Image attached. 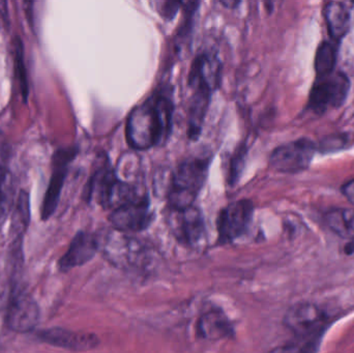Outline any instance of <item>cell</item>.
Returning <instances> with one entry per match:
<instances>
[{
    "mask_svg": "<svg viewBox=\"0 0 354 353\" xmlns=\"http://www.w3.org/2000/svg\"><path fill=\"white\" fill-rule=\"evenodd\" d=\"M77 149H66L56 151L53 157V172L41 204V216L44 221L51 218L59 202L68 165L76 157Z\"/></svg>",
    "mask_w": 354,
    "mask_h": 353,
    "instance_id": "11",
    "label": "cell"
},
{
    "mask_svg": "<svg viewBox=\"0 0 354 353\" xmlns=\"http://www.w3.org/2000/svg\"><path fill=\"white\" fill-rule=\"evenodd\" d=\"M317 342L314 338H301L299 342L279 346L270 353H314Z\"/></svg>",
    "mask_w": 354,
    "mask_h": 353,
    "instance_id": "24",
    "label": "cell"
},
{
    "mask_svg": "<svg viewBox=\"0 0 354 353\" xmlns=\"http://www.w3.org/2000/svg\"><path fill=\"white\" fill-rule=\"evenodd\" d=\"M39 321V309L29 294H15L8 305L6 323L12 331L27 333L32 331Z\"/></svg>",
    "mask_w": 354,
    "mask_h": 353,
    "instance_id": "12",
    "label": "cell"
},
{
    "mask_svg": "<svg viewBox=\"0 0 354 353\" xmlns=\"http://www.w3.org/2000/svg\"><path fill=\"white\" fill-rule=\"evenodd\" d=\"M328 227L341 238L354 240V209H336L326 216Z\"/></svg>",
    "mask_w": 354,
    "mask_h": 353,
    "instance_id": "18",
    "label": "cell"
},
{
    "mask_svg": "<svg viewBox=\"0 0 354 353\" xmlns=\"http://www.w3.org/2000/svg\"><path fill=\"white\" fill-rule=\"evenodd\" d=\"M317 147L308 138L297 139L277 147L270 158L272 169L282 173H299L309 168Z\"/></svg>",
    "mask_w": 354,
    "mask_h": 353,
    "instance_id": "7",
    "label": "cell"
},
{
    "mask_svg": "<svg viewBox=\"0 0 354 353\" xmlns=\"http://www.w3.org/2000/svg\"><path fill=\"white\" fill-rule=\"evenodd\" d=\"M109 219L112 226L124 233L145 230L153 221L149 197L143 194L132 202L111 211Z\"/></svg>",
    "mask_w": 354,
    "mask_h": 353,
    "instance_id": "10",
    "label": "cell"
},
{
    "mask_svg": "<svg viewBox=\"0 0 354 353\" xmlns=\"http://www.w3.org/2000/svg\"><path fill=\"white\" fill-rule=\"evenodd\" d=\"M221 62L216 53L201 52L196 56L189 75L191 89L187 134L192 140L200 136L212 93L220 82Z\"/></svg>",
    "mask_w": 354,
    "mask_h": 353,
    "instance_id": "2",
    "label": "cell"
},
{
    "mask_svg": "<svg viewBox=\"0 0 354 353\" xmlns=\"http://www.w3.org/2000/svg\"><path fill=\"white\" fill-rule=\"evenodd\" d=\"M326 316L324 311L311 303H299L291 307L284 316V325L299 338H314L318 335Z\"/></svg>",
    "mask_w": 354,
    "mask_h": 353,
    "instance_id": "9",
    "label": "cell"
},
{
    "mask_svg": "<svg viewBox=\"0 0 354 353\" xmlns=\"http://www.w3.org/2000/svg\"><path fill=\"white\" fill-rule=\"evenodd\" d=\"M103 251L108 263L120 269H142L149 260V251L145 244L124 232L110 234Z\"/></svg>",
    "mask_w": 354,
    "mask_h": 353,
    "instance_id": "5",
    "label": "cell"
},
{
    "mask_svg": "<svg viewBox=\"0 0 354 353\" xmlns=\"http://www.w3.org/2000/svg\"><path fill=\"white\" fill-rule=\"evenodd\" d=\"M174 103L169 93L160 89L131 111L127 139L132 149L147 151L167 140L171 132Z\"/></svg>",
    "mask_w": 354,
    "mask_h": 353,
    "instance_id": "1",
    "label": "cell"
},
{
    "mask_svg": "<svg viewBox=\"0 0 354 353\" xmlns=\"http://www.w3.org/2000/svg\"><path fill=\"white\" fill-rule=\"evenodd\" d=\"M3 161V159H0V220L8 213L14 197L12 174L4 165Z\"/></svg>",
    "mask_w": 354,
    "mask_h": 353,
    "instance_id": "20",
    "label": "cell"
},
{
    "mask_svg": "<svg viewBox=\"0 0 354 353\" xmlns=\"http://www.w3.org/2000/svg\"><path fill=\"white\" fill-rule=\"evenodd\" d=\"M209 163V157L189 158L177 166L168 192V202L172 211L193 207L207 178Z\"/></svg>",
    "mask_w": 354,
    "mask_h": 353,
    "instance_id": "3",
    "label": "cell"
},
{
    "mask_svg": "<svg viewBox=\"0 0 354 353\" xmlns=\"http://www.w3.org/2000/svg\"><path fill=\"white\" fill-rule=\"evenodd\" d=\"M99 249V242L93 234L79 232L71 242L70 248L59 261L62 271H70L91 261Z\"/></svg>",
    "mask_w": 354,
    "mask_h": 353,
    "instance_id": "14",
    "label": "cell"
},
{
    "mask_svg": "<svg viewBox=\"0 0 354 353\" xmlns=\"http://www.w3.org/2000/svg\"><path fill=\"white\" fill-rule=\"evenodd\" d=\"M153 4L157 12L161 15V17H163L166 20H172L176 17L180 6H183V2L165 0V1H155Z\"/></svg>",
    "mask_w": 354,
    "mask_h": 353,
    "instance_id": "25",
    "label": "cell"
},
{
    "mask_svg": "<svg viewBox=\"0 0 354 353\" xmlns=\"http://www.w3.org/2000/svg\"><path fill=\"white\" fill-rule=\"evenodd\" d=\"M354 142L353 135L340 133V134H332L322 139L317 149L322 153H333L339 151H343L346 147L351 146Z\"/></svg>",
    "mask_w": 354,
    "mask_h": 353,
    "instance_id": "22",
    "label": "cell"
},
{
    "mask_svg": "<svg viewBox=\"0 0 354 353\" xmlns=\"http://www.w3.org/2000/svg\"><path fill=\"white\" fill-rule=\"evenodd\" d=\"M176 213L177 238L187 245H196L204 234V221L201 211L191 207L183 211H172Z\"/></svg>",
    "mask_w": 354,
    "mask_h": 353,
    "instance_id": "16",
    "label": "cell"
},
{
    "mask_svg": "<svg viewBox=\"0 0 354 353\" xmlns=\"http://www.w3.org/2000/svg\"><path fill=\"white\" fill-rule=\"evenodd\" d=\"M88 195L89 198H95L103 209L113 211L143 194L137 191L134 184L120 180L111 168L104 166L91 178Z\"/></svg>",
    "mask_w": 354,
    "mask_h": 353,
    "instance_id": "4",
    "label": "cell"
},
{
    "mask_svg": "<svg viewBox=\"0 0 354 353\" xmlns=\"http://www.w3.org/2000/svg\"><path fill=\"white\" fill-rule=\"evenodd\" d=\"M351 86L348 76L342 72L317 78L310 93L308 109L320 115L332 108H340L348 97Z\"/></svg>",
    "mask_w": 354,
    "mask_h": 353,
    "instance_id": "6",
    "label": "cell"
},
{
    "mask_svg": "<svg viewBox=\"0 0 354 353\" xmlns=\"http://www.w3.org/2000/svg\"><path fill=\"white\" fill-rule=\"evenodd\" d=\"M253 211V203L248 199L235 201L222 209L218 218L220 244H229L241 238L251 224Z\"/></svg>",
    "mask_w": 354,
    "mask_h": 353,
    "instance_id": "8",
    "label": "cell"
},
{
    "mask_svg": "<svg viewBox=\"0 0 354 353\" xmlns=\"http://www.w3.org/2000/svg\"><path fill=\"white\" fill-rule=\"evenodd\" d=\"M336 64V47L330 41H324L320 44L317 52H316L315 61H314L317 78H322V77L333 74Z\"/></svg>",
    "mask_w": 354,
    "mask_h": 353,
    "instance_id": "19",
    "label": "cell"
},
{
    "mask_svg": "<svg viewBox=\"0 0 354 353\" xmlns=\"http://www.w3.org/2000/svg\"><path fill=\"white\" fill-rule=\"evenodd\" d=\"M30 218V202L29 194L25 191H21L17 199L16 209L12 217V227L18 233H22L29 223Z\"/></svg>",
    "mask_w": 354,
    "mask_h": 353,
    "instance_id": "21",
    "label": "cell"
},
{
    "mask_svg": "<svg viewBox=\"0 0 354 353\" xmlns=\"http://www.w3.org/2000/svg\"><path fill=\"white\" fill-rule=\"evenodd\" d=\"M328 33L335 41H340L351 28V10L343 2L332 1L324 10Z\"/></svg>",
    "mask_w": 354,
    "mask_h": 353,
    "instance_id": "17",
    "label": "cell"
},
{
    "mask_svg": "<svg viewBox=\"0 0 354 353\" xmlns=\"http://www.w3.org/2000/svg\"><path fill=\"white\" fill-rule=\"evenodd\" d=\"M39 338L50 345L76 352L95 350L100 344L99 338L93 334L76 333L58 327L41 332Z\"/></svg>",
    "mask_w": 354,
    "mask_h": 353,
    "instance_id": "13",
    "label": "cell"
},
{
    "mask_svg": "<svg viewBox=\"0 0 354 353\" xmlns=\"http://www.w3.org/2000/svg\"><path fill=\"white\" fill-rule=\"evenodd\" d=\"M197 333L202 339L218 341L234 335V329L224 312L210 310L204 313L198 321Z\"/></svg>",
    "mask_w": 354,
    "mask_h": 353,
    "instance_id": "15",
    "label": "cell"
},
{
    "mask_svg": "<svg viewBox=\"0 0 354 353\" xmlns=\"http://www.w3.org/2000/svg\"><path fill=\"white\" fill-rule=\"evenodd\" d=\"M15 66H16L17 79L19 81L23 99L26 101L29 93L28 80H27L26 68H25L24 48L20 39H17L16 48H15Z\"/></svg>",
    "mask_w": 354,
    "mask_h": 353,
    "instance_id": "23",
    "label": "cell"
},
{
    "mask_svg": "<svg viewBox=\"0 0 354 353\" xmlns=\"http://www.w3.org/2000/svg\"><path fill=\"white\" fill-rule=\"evenodd\" d=\"M341 192L346 197L347 200L354 205V178L343 184Z\"/></svg>",
    "mask_w": 354,
    "mask_h": 353,
    "instance_id": "26",
    "label": "cell"
}]
</instances>
